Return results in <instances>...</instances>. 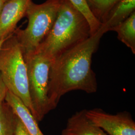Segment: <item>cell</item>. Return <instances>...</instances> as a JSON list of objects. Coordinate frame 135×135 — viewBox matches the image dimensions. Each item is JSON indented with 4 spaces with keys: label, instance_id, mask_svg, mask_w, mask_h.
Masks as SVG:
<instances>
[{
    "label": "cell",
    "instance_id": "obj_1",
    "mask_svg": "<svg viewBox=\"0 0 135 135\" xmlns=\"http://www.w3.org/2000/svg\"><path fill=\"white\" fill-rule=\"evenodd\" d=\"M104 34L100 27L88 39L65 51L52 61L48 90L51 110L56 108L62 97L68 92L81 90L92 94L97 92L96 78L91 68L92 57Z\"/></svg>",
    "mask_w": 135,
    "mask_h": 135
},
{
    "label": "cell",
    "instance_id": "obj_2",
    "mask_svg": "<svg viewBox=\"0 0 135 135\" xmlns=\"http://www.w3.org/2000/svg\"><path fill=\"white\" fill-rule=\"evenodd\" d=\"M91 36L90 27L84 16L69 0H61L53 25L36 51L53 61Z\"/></svg>",
    "mask_w": 135,
    "mask_h": 135
},
{
    "label": "cell",
    "instance_id": "obj_3",
    "mask_svg": "<svg viewBox=\"0 0 135 135\" xmlns=\"http://www.w3.org/2000/svg\"><path fill=\"white\" fill-rule=\"evenodd\" d=\"M0 73L8 90L19 98L34 115L27 65L21 47L14 34L5 40L0 50Z\"/></svg>",
    "mask_w": 135,
    "mask_h": 135
},
{
    "label": "cell",
    "instance_id": "obj_4",
    "mask_svg": "<svg viewBox=\"0 0 135 135\" xmlns=\"http://www.w3.org/2000/svg\"><path fill=\"white\" fill-rule=\"evenodd\" d=\"M61 0H47L41 4L31 1L25 16L28 23L25 29H16L15 37L23 55L35 52L52 28L58 14Z\"/></svg>",
    "mask_w": 135,
    "mask_h": 135
},
{
    "label": "cell",
    "instance_id": "obj_5",
    "mask_svg": "<svg viewBox=\"0 0 135 135\" xmlns=\"http://www.w3.org/2000/svg\"><path fill=\"white\" fill-rule=\"evenodd\" d=\"M28 73L29 90L36 120L41 121L51 111L48 98L49 75L52 60L36 51L24 56Z\"/></svg>",
    "mask_w": 135,
    "mask_h": 135
},
{
    "label": "cell",
    "instance_id": "obj_6",
    "mask_svg": "<svg viewBox=\"0 0 135 135\" xmlns=\"http://www.w3.org/2000/svg\"><path fill=\"white\" fill-rule=\"evenodd\" d=\"M88 118L109 135H135V122L127 112L112 115L100 109L86 110Z\"/></svg>",
    "mask_w": 135,
    "mask_h": 135
},
{
    "label": "cell",
    "instance_id": "obj_7",
    "mask_svg": "<svg viewBox=\"0 0 135 135\" xmlns=\"http://www.w3.org/2000/svg\"><path fill=\"white\" fill-rule=\"evenodd\" d=\"M32 0H7L0 11V40L14 33L17 24L25 16Z\"/></svg>",
    "mask_w": 135,
    "mask_h": 135
},
{
    "label": "cell",
    "instance_id": "obj_8",
    "mask_svg": "<svg viewBox=\"0 0 135 135\" xmlns=\"http://www.w3.org/2000/svg\"><path fill=\"white\" fill-rule=\"evenodd\" d=\"M86 110L75 113L68 120L61 135H109L87 117Z\"/></svg>",
    "mask_w": 135,
    "mask_h": 135
},
{
    "label": "cell",
    "instance_id": "obj_9",
    "mask_svg": "<svg viewBox=\"0 0 135 135\" xmlns=\"http://www.w3.org/2000/svg\"><path fill=\"white\" fill-rule=\"evenodd\" d=\"M5 101L19 118L30 135H44L39 128L38 121L22 101L8 91Z\"/></svg>",
    "mask_w": 135,
    "mask_h": 135
},
{
    "label": "cell",
    "instance_id": "obj_10",
    "mask_svg": "<svg viewBox=\"0 0 135 135\" xmlns=\"http://www.w3.org/2000/svg\"><path fill=\"white\" fill-rule=\"evenodd\" d=\"M134 12L135 0H121L109 12L101 27L105 33L113 31Z\"/></svg>",
    "mask_w": 135,
    "mask_h": 135
},
{
    "label": "cell",
    "instance_id": "obj_11",
    "mask_svg": "<svg viewBox=\"0 0 135 135\" xmlns=\"http://www.w3.org/2000/svg\"><path fill=\"white\" fill-rule=\"evenodd\" d=\"M113 31L117 33V38L135 54V12Z\"/></svg>",
    "mask_w": 135,
    "mask_h": 135
},
{
    "label": "cell",
    "instance_id": "obj_12",
    "mask_svg": "<svg viewBox=\"0 0 135 135\" xmlns=\"http://www.w3.org/2000/svg\"><path fill=\"white\" fill-rule=\"evenodd\" d=\"M17 116L10 105L4 101L0 103V135H14Z\"/></svg>",
    "mask_w": 135,
    "mask_h": 135
},
{
    "label": "cell",
    "instance_id": "obj_13",
    "mask_svg": "<svg viewBox=\"0 0 135 135\" xmlns=\"http://www.w3.org/2000/svg\"><path fill=\"white\" fill-rule=\"evenodd\" d=\"M121 0H86L92 14L102 24L111 10Z\"/></svg>",
    "mask_w": 135,
    "mask_h": 135
},
{
    "label": "cell",
    "instance_id": "obj_14",
    "mask_svg": "<svg viewBox=\"0 0 135 135\" xmlns=\"http://www.w3.org/2000/svg\"><path fill=\"white\" fill-rule=\"evenodd\" d=\"M69 1L86 19L90 27L91 35L96 33L100 28L101 24L92 14L86 0H69Z\"/></svg>",
    "mask_w": 135,
    "mask_h": 135
},
{
    "label": "cell",
    "instance_id": "obj_15",
    "mask_svg": "<svg viewBox=\"0 0 135 135\" xmlns=\"http://www.w3.org/2000/svg\"><path fill=\"white\" fill-rule=\"evenodd\" d=\"M14 135H30L25 128L24 126L17 116Z\"/></svg>",
    "mask_w": 135,
    "mask_h": 135
},
{
    "label": "cell",
    "instance_id": "obj_16",
    "mask_svg": "<svg viewBox=\"0 0 135 135\" xmlns=\"http://www.w3.org/2000/svg\"><path fill=\"white\" fill-rule=\"evenodd\" d=\"M8 91L7 88L5 85L0 73V103L5 101V98Z\"/></svg>",
    "mask_w": 135,
    "mask_h": 135
},
{
    "label": "cell",
    "instance_id": "obj_17",
    "mask_svg": "<svg viewBox=\"0 0 135 135\" xmlns=\"http://www.w3.org/2000/svg\"><path fill=\"white\" fill-rule=\"evenodd\" d=\"M7 0H0V11L1 10L4 4Z\"/></svg>",
    "mask_w": 135,
    "mask_h": 135
},
{
    "label": "cell",
    "instance_id": "obj_18",
    "mask_svg": "<svg viewBox=\"0 0 135 135\" xmlns=\"http://www.w3.org/2000/svg\"><path fill=\"white\" fill-rule=\"evenodd\" d=\"M10 37V36H9ZM7 38H6V39H4V40H0V50H1V47H2V45L4 43V42H5V40H6V39H7Z\"/></svg>",
    "mask_w": 135,
    "mask_h": 135
}]
</instances>
